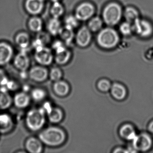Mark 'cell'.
<instances>
[{
  "instance_id": "8992f818",
  "label": "cell",
  "mask_w": 153,
  "mask_h": 153,
  "mask_svg": "<svg viewBox=\"0 0 153 153\" xmlns=\"http://www.w3.org/2000/svg\"><path fill=\"white\" fill-rule=\"evenodd\" d=\"M55 51L54 57L55 62L59 65H63L68 62L71 57V53L67 50L61 41H56L52 45Z\"/></svg>"
},
{
  "instance_id": "7c38bea8",
  "label": "cell",
  "mask_w": 153,
  "mask_h": 153,
  "mask_svg": "<svg viewBox=\"0 0 153 153\" xmlns=\"http://www.w3.org/2000/svg\"><path fill=\"white\" fill-rule=\"evenodd\" d=\"M13 55L14 51L11 45L6 42H0V66L7 64Z\"/></svg>"
},
{
  "instance_id": "ac0fdd59",
  "label": "cell",
  "mask_w": 153,
  "mask_h": 153,
  "mask_svg": "<svg viewBox=\"0 0 153 153\" xmlns=\"http://www.w3.org/2000/svg\"><path fill=\"white\" fill-rule=\"evenodd\" d=\"M13 103L8 89L6 87H0V111L7 110L10 107Z\"/></svg>"
},
{
  "instance_id": "cb8c5ba5",
  "label": "cell",
  "mask_w": 153,
  "mask_h": 153,
  "mask_svg": "<svg viewBox=\"0 0 153 153\" xmlns=\"http://www.w3.org/2000/svg\"><path fill=\"white\" fill-rule=\"evenodd\" d=\"M59 35L63 42L67 45H70L74 37L73 29L66 26L62 27Z\"/></svg>"
},
{
  "instance_id": "7a4b0ae2",
  "label": "cell",
  "mask_w": 153,
  "mask_h": 153,
  "mask_svg": "<svg viewBox=\"0 0 153 153\" xmlns=\"http://www.w3.org/2000/svg\"><path fill=\"white\" fill-rule=\"evenodd\" d=\"M46 117V111L43 108H33L26 115V125L31 131L41 130L45 124Z\"/></svg>"
},
{
  "instance_id": "ffe728a7",
  "label": "cell",
  "mask_w": 153,
  "mask_h": 153,
  "mask_svg": "<svg viewBox=\"0 0 153 153\" xmlns=\"http://www.w3.org/2000/svg\"><path fill=\"white\" fill-rule=\"evenodd\" d=\"M53 88L54 93L60 97L67 95L69 91L68 85L65 81L61 80L54 82Z\"/></svg>"
},
{
  "instance_id": "52a82bcc",
  "label": "cell",
  "mask_w": 153,
  "mask_h": 153,
  "mask_svg": "<svg viewBox=\"0 0 153 153\" xmlns=\"http://www.w3.org/2000/svg\"><path fill=\"white\" fill-rule=\"evenodd\" d=\"M35 50V59L39 65L46 67L52 63L54 57L51 49L43 46Z\"/></svg>"
},
{
  "instance_id": "277c9868",
  "label": "cell",
  "mask_w": 153,
  "mask_h": 153,
  "mask_svg": "<svg viewBox=\"0 0 153 153\" xmlns=\"http://www.w3.org/2000/svg\"><path fill=\"white\" fill-rule=\"evenodd\" d=\"M122 16V10L118 3H109L104 9L102 16L105 23L110 26H113L118 24Z\"/></svg>"
},
{
  "instance_id": "ba28073f",
  "label": "cell",
  "mask_w": 153,
  "mask_h": 153,
  "mask_svg": "<svg viewBox=\"0 0 153 153\" xmlns=\"http://www.w3.org/2000/svg\"><path fill=\"white\" fill-rule=\"evenodd\" d=\"M94 11V7L93 4L88 2H83L76 9L75 16L79 20L85 21L93 16Z\"/></svg>"
},
{
  "instance_id": "8fae6325",
  "label": "cell",
  "mask_w": 153,
  "mask_h": 153,
  "mask_svg": "<svg viewBox=\"0 0 153 153\" xmlns=\"http://www.w3.org/2000/svg\"><path fill=\"white\" fill-rule=\"evenodd\" d=\"M30 64V59L25 51L22 50L14 58V66L19 71H27L29 68Z\"/></svg>"
},
{
  "instance_id": "7402d4cb",
  "label": "cell",
  "mask_w": 153,
  "mask_h": 153,
  "mask_svg": "<svg viewBox=\"0 0 153 153\" xmlns=\"http://www.w3.org/2000/svg\"><path fill=\"white\" fill-rule=\"evenodd\" d=\"M61 24L59 19L53 18L47 24V29L51 35L56 36L59 33L62 28Z\"/></svg>"
},
{
  "instance_id": "f1b7e54d",
  "label": "cell",
  "mask_w": 153,
  "mask_h": 153,
  "mask_svg": "<svg viewBox=\"0 0 153 153\" xmlns=\"http://www.w3.org/2000/svg\"><path fill=\"white\" fill-rule=\"evenodd\" d=\"M124 16L126 21L131 24L139 18L138 12L137 10L131 7H128L125 9Z\"/></svg>"
},
{
  "instance_id": "f546056e",
  "label": "cell",
  "mask_w": 153,
  "mask_h": 153,
  "mask_svg": "<svg viewBox=\"0 0 153 153\" xmlns=\"http://www.w3.org/2000/svg\"><path fill=\"white\" fill-rule=\"evenodd\" d=\"M64 10L62 5L59 1L53 2L51 9V13L52 16L59 19L64 13Z\"/></svg>"
},
{
  "instance_id": "30bf717a",
  "label": "cell",
  "mask_w": 153,
  "mask_h": 153,
  "mask_svg": "<svg viewBox=\"0 0 153 153\" xmlns=\"http://www.w3.org/2000/svg\"><path fill=\"white\" fill-rule=\"evenodd\" d=\"M152 140L150 137L146 133H142L137 136L133 140V145L137 150L146 151L149 150L152 146Z\"/></svg>"
},
{
  "instance_id": "44dd1931",
  "label": "cell",
  "mask_w": 153,
  "mask_h": 153,
  "mask_svg": "<svg viewBox=\"0 0 153 153\" xmlns=\"http://www.w3.org/2000/svg\"><path fill=\"white\" fill-rule=\"evenodd\" d=\"M16 42L22 50L25 51L30 45V36L27 33H19L16 36Z\"/></svg>"
},
{
  "instance_id": "d590c367",
  "label": "cell",
  "mask_w": 153,
  "mask_h": 153,
  "mask_svg": "<svg viewBox=\"0 0 153 153\" xmlns=\"http://www.w3.org/2000/svg\"><path fill=\"white\" fill-rule=\"evenodd\" d=\"M9 80L4 70L0 68V87H6Z\"/></svg>"
},
{
  "instance_id": "74e56055",
  "label": "cell",
  "mask_w": 153,
  "mask_h": 153,
  "mask_svg": "<svg viewBox=\"0 0 153 153\" xmlns=\"http://www.w3.org/2000/svg\"><path fill=\"white\" fill-rule=\"evenodd\" d=\"M149 129L151 132H153V121L149 124Z\"/></svg>"
},
{
  "instance_id": "83f0119b",
  "label": "cell",
  "mask_w": 153,
  "mask_h": 153,
  "mask_svg": "<svg viewBox=\"0 0 153 153\" xmlns=\"http://www.w3.org/2000/svg\"><path fill=\"white\" fill-rule=\"evenodd\" d=\"M47 94L46 91L42 88H36L32 89L31 92V97L36 102L43 101L46 98Z\"/></svg>"
},
{
  "instance_id": "9c48e42d",
  "label": "cell",
  "mask_w": 153,
  "mask_h": 153,
  "mask_svg": "<svg viewBox=\"0 0 153 153\" xmlns=\"http://www.w3.org/2000/svg\"><path fill=\"white\" fill-rule=\"evenodd\" d=\"M46 67L39 65L32 67L28 72L30 79L34 82H43L49 77V71Z\"/></svg>"
},
{
  "instance_id": "4fadbf2b",
  "label": "cell",
  "mask_w": 153,
  "mask_h": 153,
  "mask_svg": "<svg viewBox=\"0 0 153 153\" xmlns=\"http://www.w3.org/2000/svg\"><path fill=\"white\" fill-rule=\"evenodd\" d=\"M90 32L89 28L85 26L82 27L78 30L76 39L77 44L79 46L86 47L90 43L92 38Z\"/></svg>"
},
{
  "instance_id": "3957f363",
  "label": "cell",
  "mask_w": 153,
  "mask_h": 153,
  "mask_svg": "<svg viewBox=\"0 0 153 153\" xmlns=\"http://www.w3.org/2000/svg\"><path fill=\"white\" fill-rule=\"evenodd\" d=\"M118 33L113 28L108 27L101 30L97 36V42L101 47L105 49H111L119 42Z\"/></svg>"
},
{
  "instance_id": "603a6c76",
  "label": "cell",
  "mask_w": 153,
  "mask_h": 153,
  "mask_svg": "<svg viewBox=\"0 0 153 153\" xmlns=\"http://www.w3.org/2000/svg\"><path fill=\"white\" fill-rule=\"evenodd\" d=\"M121 136L128 140H132L136 137V132L131 125L126 124L121 127L120 131Z\"/></svg>"
},
{
  "instance_id": "d6a6232c",
  "label": "cell",
  "mask_w": 153,
  "mask_h": 153,
  "mask_svg": "<svg viewBox=\"0 0 153 153\" xmlns=\"http://www.w3.org/2000/svg\"><path fill=\"white\" fill-rule=\"evenodd\" d=\"M120 33L123 35H129L133 31L132 25H131V23L126 21L120 25Z\"/></svg>"
},
{
  "instance_id": "d4e9b609",
  "label": "cell",
  "mask_w": 153,
  "mask_h": 153,
  "mask_svg": "<svg viewBox=\"0 0 153 153\" xmlns=\"http://www.w3.org/2000/svg\"><path fill=\"white\" fill-rule=\"evenodd\" d=\"M51 40L50 35L46 33L39 32L36 39L33 43V45L35 49L39 47L45 46V45L50 42Z\"/></svg>"
},
{
  "instance_id": "2e32d148",
  "label": "cell",
  "mask_w": 153,
  "mask_h": 153,
  "mask_svg": "<svg viewBox=\"0 0 153 153\" xmlns=\"http://www.w3.org/2000/svg\"><path fill=\"white\" fill-rule=\"evenodd\" d=\"M14 126V121L10 114L6 113L0 114V133L6 134L10 132Z\"/></svg>"
},
{
  "instance_id": "4316f807",
  "label": "cell",
  "mask_w": 153,
  "mask_h": 153,
  "mask_svg": "<svg viewBox=\"0 0 153 153\" xmlns=\"http://www.w3.org/2000/svg\"><path fill=\"white\" fill-rule=\"evenodd\" d=\"M28 26L31 31L36 33H39L42 29V21L39 18L33 17L28 21Z\"/></svg>"
},
{
  "instance_id": "6da1fadb",
  "label": "cell",
  "mask_w": 153,
  "mask_h": 153,
  "mask_svg": "<svg viewBox=\"0 0 153 153\" xmlns=\"http://www.w3.org/2000/svg\"><path fill=\"white\" fill-rule=\"evenodd\" d=\"M38 138L43 144L50 147L58 146L65 141L66 135L60 128L50 126L39 133Z\"/></svg>"
},
{
  "instance_id": "1f68e13d",
  "label": "cell",
  "mask_w": 153,
  "mask_h": 153,
  "mask_svg": "<svg viewBox=\"0 0 153 153\" xmlns=\"http://www.w3.org/2000/svg\"><path fill=\"white\" fill-rule=\"evenodd\" d=\"M62 76L61 71L59 68L54 67L52 68L49 72V77L50 79L53 82L61 80Z\"/></svg>"
},
{
  "instance_id": "e0dca14e",
  "label": "cell",
  "mask_w": 153,
  "mask_h": 153,
  "mask_svg": "<svg viewBox=\"0 0 153 153\" xmlns=\"http://www.w3.org/2000/svg\"><path fill=\"white\" fill-rule=\"evenodd\" d=\"M31 98V97L25 92H19L14 96L13 103L17 108L25 109L30 105Z\"/></svg>"
},
{
  "instance_id": "d6986e66",
  "label": "cell",
  "mask_w": 153,
  "mask_h": 153,
  "mask_svg": "<svg viewBox=\"0 0 153 153\" xmlns=\"http://www.w3.org/2000/svg\"><path fill=\"white\" fill-rule=\"evenodd\" d=\"M46 116L50 122L57 123L60 122L63 118V113L59 108L51 107L46 111Z\"/></svg>"
},
{
  "instance_id": "5bb4252c",
  "label": "cell",
  "mask_w": 153,
  "mask_h": 153,
  "mask_svg": "<svg viewBox=\"0 0 153 153\" xmlns=\"http://www.w3.org/2000/svg\"><path fill=\"white\" fill-rule=\"evenodd\" d=\"M44 7V0H26L25 3L26 10L33 16L39 15Z\"/></svg>"
},
{
  "instance_id": "4dcf8cb0",
  "label": "cell",
  "mask_w": 153,
  "mask_h": 153,
  "mask_svg": "<svg viewBox=\"0 0 153 153\" xmlns=\"http://www.w3.org/2000/svg\"><path fill=\"white\" fill-rule=\"evenodd\" d=\"M103 22L102 19L98 17L93 18L89 21L88 24V28L90 31L96 32L99 31L102 27Z\"/></svg>"
},
{
  "instance_id": "484cf974",
  "label": "cell",
  "mask_w": 153,
  "mask_h": 153,
  "mask_svg": "<svg viewBox=\"0 0 153 153\" xmlns=\"http://www.w3.org/2000/svg\"><path fill=\"white\" fill-rule=\"evenodd\" d=\"M111 89L113 96L117 100H122L126 96V90L122 85L114 84Z\"/></svg>"
},
{
  "instance_id": "f35d334b",
  "label": "cell",
  "mask_w": 153,
  "mask_h": 153,
  "mask_svg": "<svg viewBox=\"0 0 153 153\" xmlns=\"http://www.w3.org/2000/svg\"><path fill=\"white\" fill-rule=\"evenodd\" d=\"M51 1H52L53 2H57V1H59V0H50Z\"/></svg>"
},
{
  "instance_id": "5b68a950",
  "label": "cell",
  "mask_w": 153,
  "mask_h": 153,
  "mask_svg": "<svg viewBox=\"0 0 153 153\" xmlns=\"http://www.w3.org/2000/svg\"><path fill=\"white\" fill-rule=\"evenodd\" d=\"M132 27L133 31L143 38H147L153 34V25L146 19H140L139 18L132 24Z\"/></svg>"
},
{
  "instance_id": "8d00e7d4",
  "label": "cell",
  "mask_w": 153,
  "mask_h": 153,
  "mask_svg": "<svg viewBox=\"0 0 153 153\" xmlns=\"http://www.w3.org/2000/svg\"><path fill=\"white\" fill-rule=\"evenodd\" d=\"M114 152H115V153H127V152H129V151H127L123 149H116Z\"/></svg>"
},
{
  "instance_id": "e575fe53",
  "label": "cell",
  "mask_w": 153,
  "mask_h": 153,
  "mask_svg": "<svg viewBox=\"0 0 153 153\" xmlns=\"http://www.w3.org/2000/svg\"><path fill=\"white\" fill-rule=\"evenodd\" d=\"M98 88L100 90L104 92L107 91L111 88V84L110 82L106 79H102L98 83Z\"/></svg>"
},
{
  "instance_id": "9a60e30c",
  "label": "cell",
  "mask_w": 153,
  "mask_h": 153,
  "mask_svg": "<svg viewBox=\"0 0 153 153\" xmlns=\"http://www.w3.org/2000/svg\"><path fill=\"white\" fill-rule=\"evenodd\" d=\"M43 143L39 138L30 137L26 140V150L30 153H41L43 150Z\"/></svg>"
},
{
  "instance_id": "836d02e7",
  "label": "cell",
  "mask_w": 153,
  "mask_h": 153,
  "mask_svg": "<svg viewBox=\"0 0 153 153\" xmlns=\"http://www.w3.org/2000/svg\"><path fill=\"white\" fill-rule=\"evenodd\" d=\"M78 21L75 16H68L65 19V26L73 29L78 25Z\"/></svg>"
}]
</instances>
